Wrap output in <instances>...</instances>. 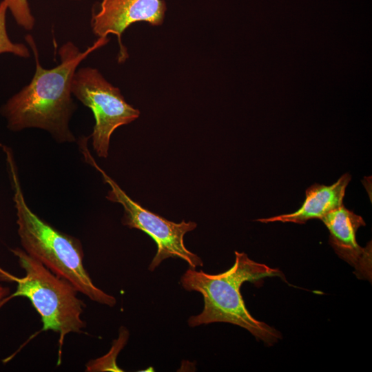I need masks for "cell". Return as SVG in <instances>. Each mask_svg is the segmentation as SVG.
<instances>
[{"instance_id": "cell-1", "label": "cell", "mask_w": 372, "mask_h": 372, "mask_svg": "<svg viewBox=\"0 0 372 372\" xmlns=\"http://www.w3.org/2000/svg\"><path fill=\"white\" fill-rule=\"evenodd\" d=\"M25 39L31 48L35 72L29 84L12 96L1 109L12 131L36 127L48 132L59 143H72L76 138L69 123L76 109L72 97L71 85L80 63L89 54L108 42L101 37L85 51L72 41H67L59 50L60 63L46 69L39 61L34 38L27 34Z\"/></svg>"}, {"instance_id": "cell-2", "label": "cell", "mask_w": 372, "mask_h": 372, "mask_svg": "<svg viewBox=\"0 0 372 372\" xmlns=\"http://www.w3.org/2000/svg\"><path fill=\"white\" fill-rule=\"evenodd\" d=\"M233 266L225 272L209 274L188 269L180 278V285L188 291L202 294V312L191 316V327L213 322H228L249 331L257 339L271 345L281 334L267 324L255 319L245 307L240 289L245 282H256L266 277L280 276L278 269L255 262L244 252L235 251Z\"/></svg>"}, {"instance_id": "cell-3", "label": "cell", "mask_w": 372, "mask_h": 372, "mask_svg": "<svg viewBox=\"0 0 372 372\" xmlns=\"http://www.w3.org/2000/svg\"><path fill=\"white\" fill-rule=\"evenodd\" d=\"M14 192L18 234L23 250L52 272L73 285L79 292L98 303L113 307L115 298L94 285L83 263L79 239L60 231L34 213L27 205L11 149L3 145Z\"/></svg>"}, {"instance_id": "cell-4", "label": "cell", "mask_w": 372, "mask_h": 372, "mask_svg": "<svg viewBox=\"0 0 372 372\" xmlns=\"http://www.w3.org/2000/svg\"><path fill=\"white\" fill-rule=\"evenodd\" d=\"M12 251L25 275L17 278L0 268V279L17 283L16 291L10 298L23 296L30 300L41 316V331L52 330L59 333L61 353L65 335L81 333L86 327L81 317L86 306L69 281L54 274L24 250L17 247Z\"/></svg>"}, {"instance_id": "cell-5", "label": "cell", "mask_w": 372, "mask_h": 372, "mask_svg": "<svg viewBox=\"0 0 372 372\" xmlns=\"http://www.w3.org/2000/svg\"><path fill=\"white\" fill-rule=\"evenodd\" d=\"M88 138L81 136L78 141L79 147L87 163L93 166L101 174L103 181L111 189L107 199L120 203L124 209L121 223L130 228L139 229L150 236L157 245V251L148 269L151 271L169 258H178L185 260L191 268L203 267L202 259L187 249L184 236L197 227L195 222L174 223L144 208L133 200L118 185L97 165L87 147Z\"/></svg>"}, {"instance_id": "cell-6", "label": "cell", "mask_w": 372, "mask_h": 372, "mask_svg": "<svg viewBox=\"0 0 372 372\" xmlns=\"http://www.w3.org/2000/svg\"><path fill=\"white\" fill-rule=\"evenodd\" d=\"M71 91L92 110L95 119L90 136L93 149L99 157L107 158L112 134L117 127L138 118L140 111L127 103L119 88L109 83L96 68H78L72 79Z\"/></svg>"}, {"instance_id": "cell-7", "label": "cell", "mask_w": 372, "mask_h": 372, "mask_svg": "<svg viewBox=\"0 0 372 372\" xmlns=\"http://www.w3.org/2000/svg\"><path fill=\"white\" fill-rule=\"evenodd\" d=\"M165 11L163 0H102L99 9L92 13L91 28L99 38L115 34L120 45L119 60H124L126 52L121 43L123 32L138 21L161 25Z\"/></svg>"}, {"instance_id": "cell-8", "label": "cell", "mask_w": 372, "mask_h": 372, "mask_svg": "<svg viewBox=\"0 0 372 372\" xmlns=\"http://www.w3.org/2000/svg\"><path fill=\"white\" fill-rule=\"evenodd\" d=\"M321 220L329 231V242L336 254L354 267L358 278L371 281V242L362 247L355 238L358 228L365 225L363 218L342 205Z\"/></svg>"}, {"instance_id": "cell-9", "label": "cell", "mask_w": 372, "mask_h": 372, "mask_svg": "<svg viewBox=\"0 0 372 372\" xmlns=\"http://www.w3.org/2000/svg\"><path fill=\"white\" fill-rule=\"evenodd\" d=\"M351 179V175L345 174L331 185L316 183L307 189L305 200L296 211L260 218L256 221L265 223L279 221L304 224L311 219L321 220L328 213L343 205L346 187Z\"/></svg>"}, {"instance_id": "cell-10", "label": "cell", "mask_w": 372, "mask_h": 372, "mask_svg": "<svg viewBox=\"0 0 372 372\" xmlns=\"http://www.w3.org/2000/svg\"><path fill=\"white\" fill-rule=\"evenodd\" d=\"M8 6L3 0L0 2V54L11 53L15 56L28 59L30 56L29 49L23 43L12 42L6 30V11Z\"/></svg>"}, {"instance_id": "cell-11", "label": "cell", "mask_w": 372, "mask_h": 372, "mask_svg": "<svg viewBox=\"0 0 372 372\" xmlns=\"http://www.w3.org/2000/svg\"><path fill=\"white\" fill-rule=\"evenodd\" d=\"M17 23L25 30H32L35 24L28 0H3Z\"/></svg>"}, {"instance_id": "cell-12", "label": "cell", "mask_w": 372, "mask_h": 372, "mask_svg": "<svg viewBox=\"0 0 372 372\" xmlns=\"http://www.w3.org/2000/svg\"><path fill=\"white\" fill-rule=\"evenodd\" d=\"M10 289L0 285V302L9 294Z\"/></svg>"}, {"instance_id": "cell-13", "label": "cell", "mask_w": 372, "mask_h": 372, "mask_svg": "<svg viewBox=\"0 0 372 372\" xmlns=\"http://www.w3.org/2000/svg\"><path fill=\"white\" fill-rule=\"evenodd\" d=\"M71 1H81V0H71Z\"/></svg>"}]
</instances>
